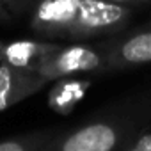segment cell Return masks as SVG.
<instances>
[{
	"label": "cell",
	"instance_id": "6da1fadb",
	"mask_svg": "<svg viewBox=\"0 0 151 151\" xmlns=\"http://www.w3.org/2000/svg\"><path fill=\"white\" fill-rule=\"evenodd\" d=\"M151 124V89L126 94L68 132L59 130L41 151H119Z\"/></svg>",
	"mask_w": 151,
	"mask_h": 151
},
{
	"label": "cell",
	"instance_id": "7a4b0ae2",
	"mask_svg": "<svg viewBox=\"0 0 151 151\" xmlns=\"http://www.w3.org/2000/svg\"><path fill=\"white\" fill-rule=\"evenodd\" d=\"M128 6L105 0H37L30 14V30L45 39L86 41L110 37L126 29Z\"/></svg>",
	"mask_w": 151,
	"mask_h": 151
},
{
	"label": "cell",
	"instance_id": "3957f363",
	"mask_svg": "<svg viewBox=\"0 0 151 151\" xmlns=\"http://www.w3.org/2000/svg\"><path fill=\"white\" fill-rule=\"evenodd\" d=\"M109 71L107 46L105 41L100 45H87L82 41H75L73 45L60 46L53 52L48 60L37 69V75L46 82H53L62 77L89 73H105Z\"/></svg>",
	"mask_w": 151,
	"mask_h": 151
},
{
	"label": "cell",
	"instance_id": "277c9868",
	"mask_svg": "<svg viewBox=\"0 0 151 151\" xmlns=\"http://www.w3.org/2000/svg\"><path fill=\"white\" fill-rule=\"evenodd\" d=\"M109 71H123L151 62V22L124 36L105 39Z\"/></svg>",
	"mask_w": 151,
	"mask_h": 151
},
{
	"label": "cell",
	"instance_id": "5b68a950",
	"mask_svg": "<svg viewBox=\"0 0 151 151\" xmlns=\"http://www.w3.org/2000/svg\"><path fill=\"white\" fill-rule=\"evenodd\" d=\"M48 82L36 71L0 62V114L39 93Z\"/></svg>",
	"mask_w": 151,
	"mask_h": 151
},
{
	"label": "cell",
	"instance_id": "8992f818",
	"mask_svg": "<svg viewBox=\"0 0 151 151\" xmlns=\"http://www.w3.org/2000/svg\"><path fill=\"white\" fill-rule=\"evenodd\" d=\"M62 45L53 43L50 39H18L11 43H4V52H2V62H7L14 68L27 69V71H36L48 60V57L57 52Z\"/></svg>",
	"mask_w": 151,
	"mask_h": 151
},
{
	"label": "cell",
	"instance_id": "52a82bcc",
	"mask_svg": "<svg viewBox=\"0 0 151 151\" xmlns=\"http://www.w3.org/2000/svg\"><path fill=\"white\" fill-rule=\"evenodd\" d=\"M89 87H91V80L82 78V75L57 78L53 80V87L48 93V105L53 112L66 116L73 112L78 101H82Z\"/></svg>",
	"mask_w": 151,
	"mask_h": 151
},
{
	"label": "cell",
	"instance_id": "ba28073f",
	"mask_svg": "<svg viewBox=\"0 0 151 151\" xmlns=\"http://www.w3.org/2000/svg\"><path fill=\"white\" fill-rule=\"evenodd\" d=\"M59 130H37L0 140V151H41Z\"/></svg>",
	"mask_w": 151,
	"mask_h": 151
},
{
	"label": "cell",
	"instance_id": "9c48e42d",
	"mask_svg": "<svg viewBox=\"0 0 151 151\" xmlns=\"http://www.w3.org/2000/svg\"><path fill=\"white\" fill-rule=\"evenodd\" d=\"M119 151H151V124L139 132L123 149Z\"/></svg>",
	"mask_w": 151,
	"mask_h": 151
},
{
	"label": "cell",
	"instance_id": "30bf717a",
	"mask_svg": "<svg viewBox=\"0 0 151 151\" xmlns=\"http://www.w3.org/2000/svg\"><path fill=\"white\" fill-rule=\"evenodd\" d=\"M4 2H6V7L11 13V16H20V14L27 13L29 9H34L37 0H4Z\"/></svg>",
	"mask_w": 151,
	"mask_h": 151
},
{
	"label": "cell",
	"instance_id": "8fae6325",
	"mask_svg": "<svg viewBox=\"0 0 151 151\" xmlns=\"http://www.w3.org/2000/svg\"><path fill=\"white\" fill-rule=\"evenodd\" d=\"M7 20H11V13L7 11L4 0H0V22H7Z\"/></svg>",
	"mask_w": 151,
	"mask_h": 151
},
{
	"label": "cell",
	"instance_id": "7c38bea8",
	"mask_svg": "<svg viewBox=\"0 0 151 151\" xmlns=\"http://www.w3.org/2000/svg\"><path fill=\"white\" fill-rule=\"evenodd\" d=\"M105 2L121 4V6H133V4H140V2H146V0H105Z\"/></svg>",
	"mask_w": 151,
	"mask_h": 151
},
{
	"label": "cell",
	"instance_id": "4fadbf2b",
	"mask_svg": "<svg viewBox=\"0 0 151 151\" xmlns=\"http://www.w3.org/2000/svg\"><path fill=\"white\" fill-rule=\"evenodd\" d=\"M2 52H4V43L0 41V62H2Z\"/></svg>",
	"mask_w": 151,
	"mask_h": 151
},
{
	"label": "cell",
	"instance_id": "5bb4252c",
	"mask_svg": "<svg viewBox=\"0 0 151 151\" xmlns=\"http://www.w3.org/2000/svg\"><path fill=\"white\" fill-rule=\"evenodd\" d=\"M149 22H151V20H149Z\"/></svg>",
	"mask_w": 151,
	"mask_h": 151
}]
</instances>
